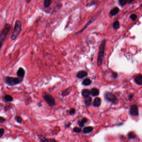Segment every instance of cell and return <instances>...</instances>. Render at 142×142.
I'll use <instances>...</instances> for the list:
<instances>
[{
  "label": "cell",
  "instance_id": "cell-19",
  "mask_svg": "<svg viewBox=\"0 0 142 142\" xmlns=\"http://www.w3.org/2000/svg\"><path fill=\"white\" fill-rule=\"evenodd\" d=\"M93 128L92 127H86L83 130V133L85 134L90 133L91 132L93 131Z\"/></svg>",
  "mask_w": 142,
  "mask_h": 142
},
{
  "label": "cell",
  "instance_id": "cell-11",
  "mask_svg": "<svg viewBox=\"0 0 142 142\" xmlns=\"http://www.w3.org/2000/svg\"><path fill=\"white\" fill-rule=\"evenodd\" d=\"M101 103V101L100 98L99 97H96L94 99V101L93 102V105L95 107H99L100 106Z\"/></svg>",
  "mask_w": 142,
  "mask_h": 142
},
{
  "label": "cell",
  "instance_id": "cell-3",
  "mask_svg": "<svg viewBox=\"0 0 142 142\" xmlns=\"http://www.w3.org/2000/svg\"><path fill=\"white\" fill-rule=\"evenodd\" d=\"M106 41L104 40L101 42L100 46L99 47V52L98 54V59H97V64L98 67L102 65V62L103 60V56L104 53L105 47L106 45Z\"/></svg>",
  "mask_w": 142,
  "mask_h": 142
},
{
  "label": "cell",
  "instance_id": "cell-33",
  "mask_svg": "<svg viewBox=\"0 0 142 142\" xmlns=\"http://www.w3.org/2000/svg\"><path fill=\"white\" fill-rule=\"evenodd\" d=\"M136 0H128V3H133V2L135 1Z\"/></svg>",
  "mask_w": 142,
  "mask_h": 142
},
{
  "label": "cell",
  "instance_id": "cell-8",
  "mask_svg": "<svg viewBox=\"0 0 142 142\" xmlns=\"http://www.w3.org/2000/svg\"><path fill=\"white\" fill-rule=\"evenodd\" d=\"M130 114L133 116H137L138 115V108L137 106L133 105L130 107Z\"/></svg>",
  "mask_w": 142,
  "mask_h": 142
},
{
  "label": "cell",
  "instance_id": "cell-21",
  "mask_svg": "<svg viewBox=\"0 0 142 142\" xmlns=\"http://www.w3.org/2000/svg\"><path fill=\"white\" fill-rule=\"evenodd\" d=\"M92 102V99L90 97H87L86 98H85V104L87 106H90Z\"/></svg>",
  "mask_w": 142,
  "mask_h": 142
},
{
  "label": "cell",
  "instance_id": "cell-5",
  "mask_svg": "<svg viewBox=\"0 0 142 142\" xmlns=\"http://www.w3.org/2000/svg\"><path fill=\"white\" fill-rule=\"evenodd\" d=\"M42 97L49 106L52 107L56 105L55 99L51 94H50L47 93H45L43 94Z\"/></svg>",
  "mask_w": 142,
  "mask_h": 142
},
{
  "label": "cell",
  "instance_id": "cell-36",
  "mask_svg": "<svg viewBox=\"0 0 142 142\" xmlns=\"http://www.w3.org/2000/svg\"><path fill=\"white\" fill-rule=\"evenodd\" d=\"M26 0L27 3L28 4H29V3L31 2V0Z\"/></svg>",
  "mask_w": 142,
  "mask_h": 142
},
{
  "label": "cell",
  "instance_id": "cell-16",
  "mask_svg": "<svg viewBox=\"0 0 142 142\" xmlns=\"http://www.w3.org/2000/svg\"><path fill=\"white\" fill-rule=\"evenodd\" d=\"M135 81L139 85H142V75H138L135 79Z\"/></svg>",
  "mask_w": 142,
  "mask_h": 142
},
{
  "label": "cell",
  "instance_id": "cell-29",
  "mask_svg": "<svg viewBox=\"0 0 142 142\" xmlns=\"http://www.w3.org/2000/svg\"><path fill=\"white\" fill-rule=\"evenodd\" d=\"M40 139H41V140L43 142H50V141L49 142V141L47 139L45 138L43 136H40Z\"/></svg>",
  "mask_w": 142,
  "mask_h": 142
},
{
  "label": "cell",
  "instance_id": "cell-4",
  "mask_svg": "<svg viewBox=\"0 0 142 142\" xmlns=\"http://www.w3.org/2000/svg\"><path fill=\"white\" fill-rule=\"evenodd\" d=\"M11 25L10 24L6 23L3 28L2 30L0 35V47H1L3 44L4 42L6 36L11 30Z\"/></svg>",
  "mask_w": 142,
  "mask_h": 142
},
{
  "label": "cell",
  "instance_id": "cell-2",
  "mask_svg": "<svg viewBox=\"0 0 142 142\" xmlns=\"http://www.w3.org/2000/svg\"><path fill=\"white\" fill-rule=\"evenodd\" d=\"M22 30V23L20 20H16L13 32L11 35V41H13L16 39Z\"/></svg>",
  "mask_w": 142,
  "mask_h": 142
},
{
  "label": "cell",
  "instance_id": "cell-7",
  "mask_svg": "<svg viewBox=\"0 0 142 142\" xmlns=\"http://www.w3.org/2000/svg\"><path fill=\"white\" fill-rule=\"evenodd\" d=\"M96 18V16H95L94 17H93V18H91V19L88 22L87 24L85 25V27H84L81 30H80L79 31L75 33L74 35H80V34H81V33H83V32L84 31V30L86 29V27H87V26H88L89 25H90L91 23H92L93 22H94V21L95 20Z\"/></svg>",
  "mask_w": 142,
  "mask_h": 142
},
{
  "label": "cell",
  "instance_id": "cell-6",
  "mask_svg": "<svg viewBox=\"0 0 142 142\" xmlns=\"http://www.w3.org/2000/svg\"><path fill=\"white\" fill-rule=\"evenodd\" d=\"M105 97L107 100L111 102H115L116 100L115 96L110 92L106 93L105 94Z\"/></svg>",
  "mask_w": 142,
  "mask_h": 142
},
{
  "label": "cell",
  "instance_id": "cell-23",
  "mask_svg": "<svg viewBox=\"0 0 142 142\" xmlns=\"http://www.w3.org/2000/svg\"><path fill=\"white\" fill-rule=\"evenodd\" d=\"M113 28H114V29H115V30H117V29H119L120 27V23L119 22V21L116 20V21L114 22V24H113Z\"/></svg>",
  "mask_w": 142,
  "mask_h": 142
},
{
  "label": "cell",
  "instance_id": "cell-12",
  "mask_svg": "<svg viewBox=\"0 0 142 142\" xmlns=\"http://www.w3.org/2000/svg\"><path fill=\"white\" fill-rule=\"evenodd\" d=\"M81 94L83 97L84 98H86L89 97V95L90 94V91L87 89H84L82 91Z\"/></svg>",
  "mask_w": 142,
  "mask_h": 142
},
{
  "label": "cell",
  "instance_id": "cell-10",
  "mask_svg": "<svg viewBox=\"0 0 142 142\" xmlns=\"http://www.w3.org/2000/svg\"><path fill=\"white\" fill-rule=\"evenodd\" d=\"M87 76V72L84 70L80 71L77 72L76 74V77L78 79H82L86 77Z\"/></svg>",
  "mask_w": 142,
  "mask_h": 142
},
{
  "label": "cell",
  "instance_id": "cell-15",
  "mask_svg": "<svg viewBox=\"0 0 142 142\" xmlns=\"http://www.w3.org/2000/svg\"><path fill=\"white\" fill-rule=\"evenodd\" d=\"M3 99L4 100V101H5L7 102L12 101L13 100V97L10 95H8V94L4 96V97H3Z\"/></svg>",
  "mask_w": 142,
  "mask_h": 142
},
{
  "label": "cell",
  "instance_id": "cell-22",
  "mask_svg": "<svg viewBox=\"0 0 142 142\" xmlns=\"http://www.w3.org/2000/svg\"><path fill=\"white\" fill-rule=\"evenodd\" d=\"M91 82L92 81H91V80L89 79H85L83 81L82 84L85 86H87L91 84Z\"/></svg>",
  "mask_w": 142,
  "mask_h": 142
},
{
  "label": "cell",
  "instance_id": "cell-18",
  "mask_svg": "<svg viewBox=\"0 0 142 142\" xmlns=\"http://www.w3.org/2000/svg\"><path fill=\"white\" fill-rule=\"evenodd\" d=\"M72 91V89L71 88H68V89H66L64 91H63L62 93V96L63 97H64L68 96L70 94L71 91Z\"/></svg>",
  "mask_w": 142,
  "mask_h": 142
},
{
  "label": "cell",
  "instance_id": "cell-26",
  "mask_svg": "<svg viewBox=\"0 0 142 142\" xmlns=\"http://www.w3.org/2000/svg\"><path fill=\"white\" fill-rule=\"evenodd\" d=\"M130 18L133 21H135L137 18V16L135 14H133L130 15Z\"/></svg>",
  "mask_w": 142,
  "mask_h": 142
},
{
  "label": "cell",
  "instance_id": "cell-37",
  "mask_svg": "<svg viewBox=\"0 0 142 142\" xmlns=\"http://www.w3.org/2000/svg\"><path fill=\"white\" fill-rule=\"evenodd\" d=\"M141 8H142V4H141Z\"/></svg>",
  "mask_w": 142,
  "mask_h": 142
},
{
  "label": "cell",
  "instance_id": "cell-13",
  "mask_svg": "<svg viewBox=\"0 0 142 142\" xmlns=\"http://www.w3.org/2000/svg\"><path fill=\"white\" fill-rule=\"evenodd\" d=\"M120 11V10L118 7H115L114 8H113L112 10H111V11L110 12V14L112 16H115L117 14V13H118Z\"/></svg>",
  "mask_w": 142,
  "mask_h": 142
},
{
  "label": "cell",
  "instance_id": "cell-27",
  "mask_svg": "<svg viewBox=\"0 0 142 142\" xmlns=\"http://www.w3.org/2000/svg\"><path fill=\"white\" fill-rule=\"evenodd\" d=\"M73 131L77 133H80L81 131V128H78V127H75L73 128Z\"/></svg>",
  "mask_w": 142,
  "mask_h": 142
},
{
  "label": "cell",
  "instance_id": "cell-25",
  "mask_svg": "<svg viewBox=\"0 0 142 142\" xmlns=\"http://www.w3.org/2000/svg\"><path fill=\"white\" fill-rule=\"evenodd\" d=\"M128 138L130 139H134L136 137V135L133 132H130L128 134Z\"/></svg>",
  "mask_w": 142,
  "mask_h": 142
},
{
  "label": "cell",
  "instance_id": "cell-28",
  "mask_svg": "<svg viewBox=\"0 0 142 142\" xmlns=\"http://www.w3.org/2000/svg\"><path fill=\"white\" fill-rule=\"evenodd\" d=\"M16 119L17 122L20 123H21V122H22V119L20 116H16Z\"/></svg>",
  "mask_w": 142,
  "mask_h": 142
},
{
  "label": "cell",
  "instance_id": "cell-20",
  "mask_svg": "<svg viewBox=\"0 0 142 142\" xmlns=\"http://www.w3.org/2000/svg\"><path fill=\"white\" fill-rule=\"evenodd\" d=\"M52 0H44L43 2V5L45 8H48L51 5Z\"/></svg>",
  "mask_w": 142,
  "mask_h": 142
},
{
  "label": "cell",
  "instance_id": "cell-32",
  "mask_svg": "<svg viewBox=\"0 0 142 142\" xmlns=\"http://www.w3.org/2000/svg\"><path fill=\"white\" fill-rule=\"evenodd\" d=\"M5 121V119L2 117H0V123H3V122H4Z\"/></svg>",
  "mask_w": 142,
  "mask_h": 142
},
{
  "label": "cell",
  "instance_id": "cell-31",
  "mask_svg": "<svg viewBox=\"0 0 142 142\" xmlns=\"http://www.w3.org/2000/svg\"><path fill=\"white\" fill-rule=\"evenodd\" d=\"M4 129H3V128H1L0 130V137L1 138L3 136V133H4Z\"/></svg>",
  "mask_w": 142,
  "mask_h": 142
},
{
  "label": "cell",
  "instance_id": "cell-14",
  "mask_svg": "<svg viewBox=\"0 0 142 142\" xmlns=\"http://www.w3.org/2000/svg\"><path fill=\"white\" fill-rule=\"evenodd\" d=\"M90 94L93 97H95L98 95L99 94V91L96 88H93L90 91Z\"/></svg>",
  "mask_w": 142,
  "mask_h": 142
},
{
  "label": "cell",
  "instance_id": "cell-17",
  "mask_svg": "<svg viewBox=\"0 0 142 142\" xmlns=\"http://www.w3.org/2000/svg\"><path fill=\"white\" fill-rule=\"evenodd\" d=\"M87 121L88 120L87 119H86V118H83L81 120H80L78 121V122L80 126L82 127L84 126V124L87 122Z\"/></svg>",
  "mask_w": 142,
  "mask_h": 142
},
{
  "label": "cell",
  "instance_id": "cell-24",
  "mask_svg": "<svg viewBox=\"0 0 142 142\" xmlns=\"http://www.w3.org/2000/svg\"><path fill=\"white\" fill-rule=\"evenodd\" d=\"M128 3V0H118L119 5L121 7L125 6Z\"/></svg>",
  "mask_w": 142,
  "mask_h": 142
},
{
  "label": "cell",
  "instance_id": "cell-34",
  "mask_svg": "<svg viewBox=\"0 0 142 142\" xmlns=\"http://www.w3.org/2000/svg\"><path fill=\"white\" fill-rule=\"evenodd\" d=\"M113 77H114V78H116V77H117V74L116 73L114 72V73H113Z\"/></svg>",
  "mask_w": 142,
  "mask_h": 142
},
{
  "label": "cell",
  "instance_id": "cell-9",
  "mask_svg": "<svg viewBox=\"0 0 142 142\" xmlns=\"http://www.w3.org/2000/svg\"><path fill=\"white\" fill-rule=\"evenodd\" d=\"M25 73L26 72L24 69L22 67H20L17 71L16 73L17 77L24 79V77H25Z\"/></svg>",
  "mask_w": 142,
  "mask_h": 142
},
{
  "label": "cell",
  "instance_id": "cell-35",
  "mask_svg": "<svg viewBox=\"0 0 142 142\" xmlns=\"http://www.w3.org/2000/svg\"><path fill=\"white\" fill-rule=\"evenodd\" d=\"M50 141V142H57L54 139H51Z\"/></svg>",
  "mask_w": 142,
  "mask_h": 142
},
{
  "label": "cell",
  "instance_id": "cell-30",
  "mask_svg": "<svg viewBox=\"0 0 142 142\" xmlns=\"http://www.w3.org/2000/svg\"><path fill=\"white\" fill-rule=\"evenodd\" d=\"M75 113H76V109L74 108H71L69 111V113L70 115L74 114Z\"/></svg>",
  "mask_w": 142,
  "mask_h": 142
},
{
  "label": "cell",
  "instance_id": "cell-1",
  "mask_svg": "<svg viewBox=\"0 0 142 142\" xmlns=\"http://www.w3.org/2000/svg\"><path fill=\"white\" fill-rule=\"evenodd\" d=\"M23 80V79L8 76L4 77L3 79L4 83L8 86H15L19 84L22 83Z\"/></svg>",
  "mask_w": 142,
  "mask_h": 142
}]
</instances>
